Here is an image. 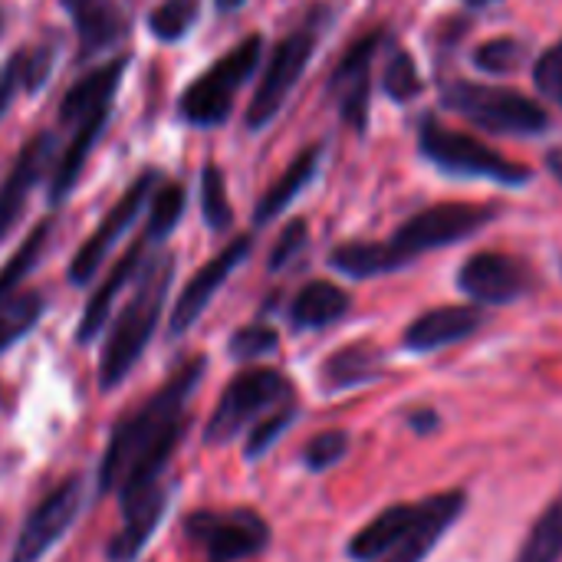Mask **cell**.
<instances>
[{
	"label": "cell",
	"mask_w": 562,
	"mask_h": 562,
	"mask_svg": "<svg viewBox=\"0 0 562 562\" xmlns=\"http://www.w3.org/2000/svg\"><path fill=\"white\" fill-rule=\"evenodd\" d=\"M293 422V408H280V412H273V415H267L257 428H254V435H250V441H247V458H260L263 451H270L273 448V441L283 435V428Z\"/></svg>",
	"instance_id": "38"
},
{
	"label": "cell",
	"mask_w": 562,
	"mask_h": 562,
	"mask_svg": "<svg viewBox=\"0 0 562 562\" xmlns=\"http://www.w3.org/2000/svg\"><path fill=\"white\" fill-rule=\"evenodd\" d=\"M145 247H148V240H145V234H142V240H135V244H132V250H128V254L112 267V273L105 277V283L95 290V296L89 300V306H86V313H82L79 333H76V339H79V342L95 339V333L105 326V319H109V313H112V303H115V296L128 286V280L135 277V270H138V263H142V254H145Z\"/></svg>",
	"instance_id": "20"
},
{
	"label": "cell",
	"mask_w": 562,
	"mask_h": 562,
	"mask_svg": "<svg viewBox=\"0 0 562 562\" xmlns=\"http://www.w3.org/2000/svg\"><path fill=\"white\" fill-rule=\"evenodd\" d=\"M184 214V191L168 184L165 191H158L155 204H151V217H148V227H145V240H161L165 234H171V227L181 221Z\"/></svg>",
	"instance_id": "33"
},
{
	"label": "cell",
	"mask_w": 562,
	"mask_h": 562,
	"mask_svg": "<svg viewBox=\"0 0 562 562\" xmlns=\"http://www.w3.org/2000/svg\"><path fill=\"white\" fill-rule=\"evenodd\" d=\"M79 507H82V481L79 477H69L23 524L20 537H16V547H13V560L10 562L43 560L63 540V533L72 527V520L79 517Z\"/></svg>",
	"instance_id": "11"
},
{
	"label": "cell",
	"mask_w": 562,
	"mask_h": 562,
	"mask_svg": "<svg viewBox=\"0 0 562 562\" xmlns=\"http://www.w3.org/2000/svg\"><path fill=\"white\" fill-rule=\"evenodd\" d=\"M562 557V494L533 524L520 557L514 562H560Z\"/></svg>",
	"instance_id": "26"
},
{
	"label": "cell",
	"mask_w": 562,
	"mask_h": 562,
	"mask_svg": "<svg viewBox=\"0 0 562 562\" xmlns=\"http://www.w3.org/2000/svg\"><path fill=\"white\" fill-rule=\"evenodd\" d=\"M481 323H484V316L474 306H441V310L418 316L405 329V346L412 352H435V349H445V346H454V342L474 336L481 329Z\"/></svg>",
	"instance_id": "17"
},
{
	"label": "cell",
	"mask_w": 562,
	"mask_h": 562,
	"mask_svg": "<svg viewBox=\"0 0 562 562\" xmlns=\"http://www.w3.org/2000/svg\"><path fill=\"white\" fill-rule=\"evenodd\" d=\"M464 510V494L461 491H448L418 504H398L382 510L369 527H362L352 543H349V557L356 562H379L389 553H395L405 540H412L415 533L428 530V527H451Z\"/></svg>",
	"instance_id": "4"
},
{
	"label": "cell",
	"mask_w": 562,
	"mask_h": 562,
	"mask_svg": "<svg viewBox=\"0 0 562 562\" xmlns=\"http://www.w3.org/2000/svg\"><path fill=\"white\" fill-rule=\"evenodd\" d=\"M290 398H293L290 382L273 369H250L237 375L217 402V412L207 425V441L211 445L234 441L250 422L280 412Z\"/></svg>",
	"instance_id": "7"
},
{
	"label": "cell",
	"mask_w": 562,
	"mask_h": 562,
	"mask_svg": "<svg viewBox=\"0 0 562 562\" xmlns=\"http://www.w3.org/2000/svg\"><path fill=\"white\" fill-rule=\"evenodd\" d=\"M277 333L270 326H247L231 339V356L234 359H257L277 349Z\"/></svg>",
	"instance_id": "37"
},
{
	"label": "cell",
	"mask_w": 562,
	"mask_h": 562,
	"mask_svg": "<svg viewBox=\"0 0 562 562\" xmlns=\"http://www.w3.org/2000/svg\"><path fill=\"white\" fill-rule=\"evenodd\" d=\"M46 237H49V221H43V224L26 237V244L7 260V267L0 270V303H3L7 296H13V290L20 286V280L36 267V260L43 257Z\"/></svg>",
	"instance_id": "28"
},
{
	"label": "cell",
	"mask_w": 562,
	"mask_h": 562,
	"mask_svg": "<svg viewBox=\"0 0 562 562\" xmlns=\"http://www.w3.org/2000/svg\"><path fill=\"white\" fill-rule=\"evenodd\" d=\"M418 145L431 165H438L441 171L458 175V178H487V181H501L507 188H524L530 181V168H524V165L504 158L501 151L487 148L484 142H477L464 132H451L431 119L422 122Z\"/></svg>",
	"instance_id": "6"
},
{
	"label": "cell",
	"mask_w": 562,
	"mask_h": 562,
	"mask_svg": "<svg viewBox=\"0 0 562 562\" xmlns=\"http://www.w3.org/2000/svg\"><path fill=\"white\" fill-rule=\"evenodd\" d=\"M204 375V359L188 362L181 372H175V379L145 402V408L132 418H125L115 435L112 445L102 458V471H99V487L102 491H119L122 497L145 491L158 481V474L165 471L171 451L178 448L181 435H184V408L198 389Z\"/></svg>",
	"instance_id": "1"
},
{
	"label": "cell",
	"mask_w": 562,
	"mask_h": 562,
	"mask_svg": "<svg viewBox=\"0 0 562 562\" xmlns=\"http://www.w3.org/2000/svg\"><path fill=\"white\" fill-rule=\"evenodd\" d=\"M412 425H415L418 431H428L431 425H438V415H431V412H425V415H415V418H412Z\"/></svg>",
	"instance_id": "43"
},
{
	"label": "cell",
	"mask_w": 562,
	"mask_h": 562,
	"mask_svg": "<svg viewBox=\"0 0 562 562\" xmlns=\"http://www.w3.org/2000/svg\"><path fill=\"white\" fill-rule=\"evenodd\" d=\"M165 507H168V487H161L158 481L151 487H145V491H135V494L122 497L125 520H122V530L115 533V540L109 543V560H135L145 550V543L151 540L155 527L161 524Z\"/></svg>",
	"instance_id": "16"
},
{
	"label": "cell",
	"mask_w": 562,
	"mask_h": 562,
	"mask_svg": "<svg viewBox=\"0 0 562 562\" xmlns=\"http://www.w3.org/2000/svg\"><path fill=\"white\" fill-rule=\"evenodd\" d=\"M122 72H125V59H112V63H105L102 69L89 72L86 79H79V82L66 92V99H63V119H66V122H79V119H86L89 112H95L99 105H109V99H112V92H115Z\"/></svg>",
	"instance_id": "22"
},
{
	"label": "cell",
	"mask_w": 562,
	"mask_h": 562,
	"mask_svg": "<svg viewBox=\"0 0 562 562\" xmlns=\"http://www.w3.org/2000/svg\"><path fill=\"white\" fill-rule=\"evenodd\" d=\"M247 254H250V240L240 237V240H234L231 247H224L214 260H207V263L191 277V283L184 286V293L178 296L175 313H171V333H175V336H181L184 329L194 326V319L204 313V306L214 300V293L224 286V280L234 273V267H237Z\"/></svg>",
	"instance_id": "15"
},
{
	"label": "cell",
	"mask_w": 562,
	"mask_h": 562,
	"mask_svg": "<svg viewBox=\"0 0 562 562\" xmlns=\"http://www.w3.org/2000/svg\"><path fill=\"white\" fill-rule=\"evenodd\" d=\"M49 66H53V53H49L46 46H36V49H20V53L10 59L7 69H10V76H13L16 86L36 89V86H43Z\"/></svg>",
	"instance_id": "34"
},
{
	"label": "cell",
	"mask_w": 562,
	"mask_h": 562,
	"mask_svg": "<svg viewBox=\"0 0 562 562\" xmlns=\"http://www.w3.org/2000/svg\"><path fill=\"white\" fill-rule=\"evenodd\" d=\"M533 82L540 89V95H547L550 102H557L562 109V40L553 43L533 66Z\"/></svg>",
	"instance_id": "36"
},
{
	"label": "cell",
	"mask_w": 562,
	"mask_h": 562,
	"mask_svg": "<svg viewBox=\"0 0 562 562\" xmlns=\"http://www.w3.org/2000/svg\"><path fill=\"white\" fill-rule=\"evenodd\" d=\"M16 89V82H13V76H10V69L0 76V112H3V105H7V99H10V92Z\"/></svg>",
	"instance_id": "42"
},
{
	"label": "cell",
	"mask_w": 562,
	"mask_h": 562,
	"mask_svg": "<svg viewBox=\"0 0 562 562\" xmlns=\"http://www.w3.org/2000/svg\"><path fill=\"white\" fill-rule=\"evenodd\" d=\"M260 36H247L244 43H237L221 63H214L184 95H181V112L188 122L194 125H217L227 119L231 112V99L234 92L244 86V79H250V72L260 63Z\"/></svg>",
	"instance_id": "8"
},
{
	"label": "cell",
	"mask_w": 562,
	"mask_h": 562,
	"mask_svg": "<svg viewBox=\"0 0 562 562\" xmlns=\"http://www.w3.org/2000/svg\"><path fill=\"white\" fill-rule=\"evenodd\" d=\"M43 313V300L36 293H13L0 303V352L10 349L20 336H26Z\"/></svg>",
	"instance_id": "27"
},
{
	"label": "cell",
	"mask_w": 562,
	"mask_h": 562,
	"mask_svg": "<svg viewBox=\"0 0 562 562\" xmlns=\"http://www.w3.org/2000/svg\"><path fill=\"white\" fill-rule=\"evenodd\" d=\"M445 530H448V527H428V530L415 533L412 540H405L395 553H389L382 562H422L435 547H438V540H441Z\"/></svg>",
	"instance_id": "39"
},
{
	"label": "cell",
	"mask_w": 562,
	"mask_h": 562,
	"mask_svg": "<svg viewBox=\"0 0 562 562\" xmlns=\"http://www.w3.org/2000/svg\"><path fill=\"white\" fill-rule=\"evenodd\" d=\"M385 43L382 30L366 33L362 40H356L349 46V53L342 56V63L336 66L333 79H329V92L342 112V119L362 132L369 122V95H372V59L379 53V46Z\"/></svg>",
	"instance_id": "12"
},
{
	"label": "cell",
	"mask_w": 562,
	"mask_h": 562,
	"mask_svg": "<svg viewBox=\"0 0 562 562\" xmlns=\"http://www.w3.org/2000/svg\"><path fill=\"white\" fill-rule=\"evenodd\" d=\"M105 122H109V105H99L95 112H89L86 119H79V132H76L72 145L66 148V155L59 158V168H56V175H53L49 201H63V198L72 191V184H76V178H79V171H82V165H86V155H89V148L95 145L99 132L105 128Z\"/></svg>",
	"instance_id": "23"
},
{
	"label": "cell",
	"mask_w": 562,
	"mask_h": 562,
	"mask_svg": "<svg viewBox=\"0 0 562 562\" xmlns=\"http://www.w3.org/2000/svg\"><path fill=\"white\" fill-rule=\"evenodd\" d=\"M240 3H244V0H217V7H221V10H237Z\"/></svg>",
	"instance_id": "44"
},
{
	"label": "cell",
	"mask_w": 562,
	"mask_h": 562,
	"mask_svg": "<svg viewBox=\"0 0 562 562\" xmlns=\"http://www.w3.org/2000/svg\"><path fill=\"white\" fill-rule=\"evenodd\" d=\"M63 3L76 23L79 43L86 53L119 43L128 30V13L122 0H63Z\"/></svg>",
	"instance_id": "18"
},
{
	"label": "cell",
	"mask_w": 562,
	"mask_h": 562,
	"mask_svg": "<svg viewBox=\"0 0 562 562\" xmlns=\"http://www.w3.org/2000/svg\"><path fill=\"white\" fill-rule=\"evenodd\" d=\"M151 181H155V175H142V178L122 194V201L105 214V221L95 227V234L86 240V247L76 254V260H72V267H69V280H72V283L92 280V273L102 267V260H105V254L112 250V244L128 231V224H132L135 214L142 211V204H145V198H148V191H151Z\"/></svg>",
	"instance_id": "14"
},
{
	"label": "cell",
	"mask_w": 562,
	"mask_h": 562,
	"mask_svg": "<svg viewBox=\"0 0 562 562\" xmlns=\"http://www.w3.org/2000/svg\"><path fill=\"white\" fill-rule=\"evenodd\" d=\"M168 286H171V257H161L145 270L138 293L132 296V303L125 306V313L119 316V323L105 342L102 366H99V385L102 389H115L132 372L138 356L145 352V346L158 326Z\"/></svg>",
	"instance_id": "2"
},
{
	"label": "cell",
	"mask_w": 562,
	"mask_h": 562,
	"mask_svg": "<svg viewBox=\"0 0 562 562\" xmlns=\"http://www.w3.org/2000/svg\"><path fill=\"white\" fill-rule=\"evenodd\" d=\"M379 362H382V356L372 346L359 342V346H349V349L336 352L326 362L323 379H326L329 389H352V385H362V382L375 379L379 375Z\"/></svg>",
	"instance_id": "25"
},
{
	"label": "cell",
	"mask_w": 562,
	"mask_h": 562,
	"mask_svg": "<svg viewBox=\"0 0 562 562\" xmlns=\"http://www.w3.org/2000/svg\"><path fill=\"white\" fill-rule=\"evenodd\" d=\"M346 451H349V438H346L342 431H323V435H316V438L306 445L303 461H306L310 471H326V468H333L336 461H342Z\"/></svg>",
	"instance_id": "35"
},
{
	"label": "cell",
	"mask_w": 562,
	"mask_h": 562,
	"mask_svg": "<svg viewBox=\"0 0 562 562\" xmlns=\"http://www.w3.org/2000/svg\"><path fill=\"white\" fill-rule=\"evenodd\" d=\"M547 168L553 171V178L562 184V148H553V151H547Z\"/></svg>",
	"instance_id": "41"
},
{
	"label": "cell",
	"mask_w": 562,
	"mask_h": 562,
	"mask_svg": "<svg viewBox=\"0 0 562 562\" xmlns=\"http://www.w3.org/2000/svg\"><path fill=\"white\" fill-rule=\"evenodd\" d=\"M346 310H349L346 290H339L336 283L316 280L300 290L290 316H293V326H300V329H323V326L336 323L339 316H346Z\"/></svg>",
	"instance_id": "21"
},
{
	"label": "cell",
	"mask_w": 562,
	"mask_h": 562,
	"mask_svg": "<svg viewBox=\"0 0 562 562\" xmlns=\"http://www.w3.org/2000/svg\"><path fill=\"white\" fill-rule=\"evenodd\" d=\"M464 3H471V7H484V3H494V0H464Z\"/></svg>",
	"instance_id": "45"
},
{
	"label": "cell",
	"mask_w": 562,
	"mask_h": 562,
	"mask_svg": "<svg viewBox=\"0 0 562 562\" xmlns=\"http://www.w3.org/2000/svg\"><path fill=\"white\" fill-rule=\"evenodd\" d=\"M303 247H306V221H290V227L280 234V240L270 254V270H283Z\"/></svg>",
	"instance_id": "40"
},
{
	"label": "cell",
	"mask_w": 562,
	"mask_h": 562,
	"mask_svg": "<svg viewBox=\"0 0 562 562\" xmlns=\"http://www.w3.org/2000/svg\"><path fill=\"white\" fill-rule=\"evenodd\" d=\"M184 533L194 547H201L211 562H234L257 557L267 540L270 527L254 510H231V514H211L198 510L188 517Z\"/></svg>",
	"instance_id": "9"
},
{
	"label": "cell",
	"mask_w": 562,
	"mask_h": 562,
	"mask_svg": "<svg viewBox=\"0 0 562 562\" xmlns=\"http://www.w3.org/2000/svg\"><path fill=\"white\" fill-rule=\"evenodd\" d=\"M49 158H53V135H46V132L36 135V138L20 151V158H16V165H13L7 184L0 188V234L16 221V214H20V207H23V198H26L30 188L40 181V175H43V168H46Z\"/></svg>",
	"instance_id": "19"
},
{
	"label": "cell",
	"mask_w": 562,
	"mask_h": 562,
	"mask_svg": "<svg viewBox=\"0 0 562 562\" xmlns=\"http://www.w3.org/2000/svg\"><path fill=\"white\" fill-rule=\"evenodd\" d=\"M497 217V207H484V204H435L418 211L415 217H408L389 244H379L382 254V273H392L405 263H412L415 257L438 250V247H451L471 234H477L481 227H487Z\"/></svg>",
	"instance_id": "3"
},
{
	"label": "cell",
	"mask_w": 562,
	"mask_h": 562,
	"mask_svg": "<svg viewBox=\"0 0 562 562\" xmlns=\"http://www.w3.org/2000/svg\"><path fill=\"white\" fill-rule=\"evenodd\" d=\"M201 0H168L151 13V33L158 40H178L191 30Z\"/></svg>",
	"instance_id": "30"
},
{
	"label": "cell",
	"mask_w": 562,
	"mask_h": 562,
	"mask_svg": "<svg viewBox=\"0 0 562 562\" xmlns=\"http://www.w3.org/2000/svg\"><path fill=\"white\" fill-rule=\"evenodd\" d=\"M524 63V46L510 36H497V40H487L484 46H477L474 53V66L491 72V76H504V72H514L517 66Z\"/></svg>",
	"instance_id": "31"
},
{
	"label": "cell",
	"mask_w": 562,
	"mask_h": 562,
	"mask_svg": "<svg viewBox=\"0 0 562 562\" xmlns=\"http://www.w3.org/2000/svg\"><path fill=\"white\" fill-rule=\"evenodd\" d=\"M201 204H204V221L214 231H224L231 224V204L224 194V175L217 165H207L201 175Z\"/></svg>",
	"instance_id": "32"
},
{
	"label": "cell",
	"mask_w": 562,
	"mask_h": 562,
	"mask_svg": "<svg viewBox=\"0 0 562 562\" xmlns=\"http://www.w3.org/2000/svg\"><path fill=\"white\" fill-rule=\"evenodd\" d=\"M458 286L477 303L504 306V303L520 300L533 286V277H530L527 263H520L507 254H474L461 267Z\"/></svg>",
	"instance_id": "13"
},
{
	"label": "cell",
	"mask_w": 562,
	"mask_h": 562,
	"mask_svg": "<svg viewBox=\"0 0 562 562\" xmlns=\"http://www.w3.org/2000/svg\"><path fill=\"white\" fill-rule=\"evenodd\" d=\"M382 86L392 99L398 102H408L422 92V72L415 66V59L405 53V49H395L385 63V72H382Z\"/></svg>",
	"instance_id": "29"
},
{
	"label": "cell",
	"mask_w": 562,
	"mask_h": 562,
	"mask_svg": "<svg viewBox=\"0 0 562 562\" xmlns=\"http://www.w3.org/2000/svg\"><path fill=\"white\" fill-rule=\"evenodd\" d=\"M316 168H319V148H306V151L283 171V178L263 194V201L257 204V224H267V221H273L280 211H286L290 201L313 181Z\"/></svg>",
	"instance_id": "24"
},
{
	"label": "cell",
	"mask_w": 562,
	"mask_h": 562,
	"mask_svg": "<svg viewBox=\"0 0 562 562\" xmlns=\"http://www.w3.org/2000/svg\"><path fill=\"white\" fill-rule=\"evenodd\" d=\"M316 40H319V26L306 23L277 46V53L270 56V63L263 69V79H260V86L254 92L250 112H247L250 128H263L283 109L286 95L293 92L296 79L303 76V69H306V63H310V56L316 49Z\"/></svg>",
	"instance_id": "10"
},
{
	"label": "cell",
	"mask_w": 562,
	"mask_h": 562,
	"mask_svg": "<svg viewBox=\"0 0 562 562\" xmlns=\"http://www.w3.org/2000/svg\"><path fill=\"white\" fill-rule=\"evenodd\" d=\"M445 105L461 112L471 125L497 135H537L550 125V115L540 102L504 86L451 82L445 89Z\"/></svg>",
	"instance_id": "5"
}]
</instances>
